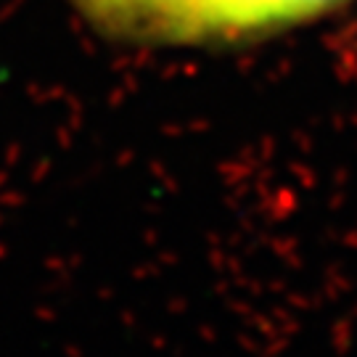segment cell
Returning a JSON list of instances; mask_svg holds the SVG:
<instances>
[{"label":"cell","instance_id":"obj_1","mask_svg":"<svg viewBox=\"0 0 357 357\" xmlns=\"http://www.w3.org/2000/svg\"><path fill=\"white\" fill-rule=\"evenodd\" d=\"M349 0H77L98 26L132 40L204 43L305 24Z\"/></svg>","mask_w":357,"mask_h":357}]
</instances>
